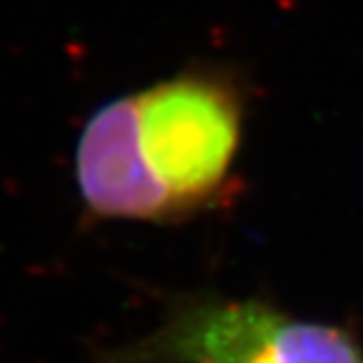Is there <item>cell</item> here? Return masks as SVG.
Segmentation results:
<instances>
[{
	"mask_svg": "<svg viewBox=\"0 0 363 363\" xmlns=\"http://www.w3.org/2000/svg\"><path fill=\"white\" fill-rule=\"evenodd\" d=\"M146 163L179 217L219 196L241 146L243 95L222 71H184L135 95Z\"/></svg>",
	"mask_w": 363,
	"mask_h": 363,
	"instance_id": "cell-1",
	"label": "cell"
},
{
	"mask_svg": "<svg viewBox=\"0 0 363 363\" xmlns=\"http://www.w3.org/2000/svg\"><path fill=\"white\" fill-rule=\"evenodd\" d=\"M114 363H363L345 328L304 321L259 300L200 297L177 304Z\"/></svg>",
	"mask_w": 363,
	"mask_h": 363,
	"instance_id": "cell-2",
	"label": "cell"
},
{
	"mask_svg": "<svg viewBox=\"0 0 363 363\" xmlns=\"http://www.w3.org/2000/svg\"><path fill=\"white\" fill-rule=\"evenodd\" d=\"M76 182L95 217L142 222L179 217L146 163L135 97L104 102L88 118L76 146Z\"/></svg>",
	"mask_w": 363,
	"mask_h": 363,
	"instance_id": "cell-3",
	"label": "cell"
}]
</instances>
